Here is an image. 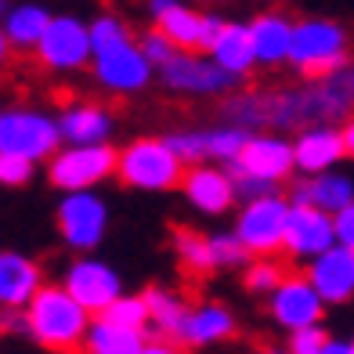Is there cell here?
I'll list each match as a JSON object with an SVG mask.
<instances>
[{"mask_svg": "<svg viewBox=\"0 0 354 354\" xmlns=\"http://www.w3.org/2000/svg\"><path fill=\"white\" fill-rule=\"evenodd\" d=\"M293 152H297V170L300 177H315L326 170H340L347 159L344 131L336 123H315L293 131Z\"/></svg>", "mask_w": 354, "mask_h": 354, "instance_id": "cell-20", "label": "cell"}, {"mask_svg": "<svg viewBox=\"0 0 354 354\" xmlns=\"http://www.w3.org/2000/svg\"><path fill=\"white\" fill-rule=\"evenodd\" d=\"M62 286H66L91 315H105L112 304L123 297L120 271L112 268L109 261H102V257H94V253H80L76 261L66 268Z\"/></svg>", "mask_w": 354, "mask_h": 354, "instance_id": "cell-14", "label": "cell"}, {"mask_svg": "<svg viewBox=\"0 0 354 354\" xmlns=\"http://www.w3.org/2000/svg\"><path fill=\"white\" fill-rule=\"evenodd\" d=\"M145 11H149V22L181 51H206L224 22L217 11L192 4V0H145Z\"/></svg>", "mask_w": 354, "mask_h": 354, "instance_id": "cell-11", "label": "cell"}, {"mask_svg": "<svg viewBox=\"0 0 354 354\" xmlns=\"http://www.w3.org/2000/svg\"><path fill=\"white\" fill-rule=\"evenodd\" d=\"M336 243L354 250V203L347 206V210L336 214Z\"/></svg>", "mask_w": 354, "mask_h": 354, "instance_id": "cell-38", "label": "cell"}, {"mask_svg": "<svg viewBox=\"0 0 354 354\" xmlns=\"http://www.w3.org/2000/svg\"><path fill=\"white\" fill-rule=\"evenodd\" d=\"M167 138H170V145L177 149V156H181L188 167H196V163L232 167L239 159V152L246 149L250 131L232 127V123H217V127H199V131H174Z\"/></svg>", "mask_w": 354, "mask_h": 354, "instance_id": "cell-16", "label": "cell"}, {"mask_svg": "<svg viewBox=\"0 0 354 354\" xmlns=\"http://www.w3.org/2000/svg\"><path fill=\"white\" fill-rule=\"evenodd\" d=\"M37 163H29V159L22 156H8V152H0V185H8V188H22L29 177H33Z\"/></svg>", "mask_w": 354, "mask_h": 354, "instance_id": "cell-37", "label": "cell"}, {"mask_svg": "<svg viewBox=\"0 0 354 354\" xmlns=\"http://www.w3.org/2000/svg\"><path fill=\"white\" fill-rule=\"evenodd\" d=\"M326 354H354V340H340V336H329Z\"/></svg>", "mask_w": 354, "mask_h": 354, "instance_id": "cell-40", "label": "cell"}, {"mask_svg": "<svg viewBox=\"0 0 354 354\" xmlns=\"http://www.w3.org/2000/svg\"><path fill=\"white\" fill-rule=\"evenodd\" d=\"M326 344H329V333L322 326H308V329H297L289 333V354H326Z\"/></svg>", "mask_w": 354, "mask_h": 354, "instance_id": "cell-35", "label": "cell"}, {"mask_svg": "<svg viewBox=\"0 0 354 354\" xmlns=\"http://www.w3.org/2000/svg\"><path fill=\"white\" fill-rule=\"evenodd\" d=\"M192 4H203V8H214V4H224V0H192Z\"/></svg>", "mask_w": 354, "mask_h": 354, "instance_id": "cell-43", "label": "cell"}, {"mask_svg": "<svg viewBox=\"0 0 354 354\" xmlns=\"http://www.w3.org/2000/svg\"><path fill=\"white\" fill-rule=\"evenodd\" d=\"M141 47H145V55L152 58V66H156V69H159V66H167V62H170L177 51H181V47H177L170 37H163V33H159L156 26H152V29H145V33H141Z\"/></svg>", "mask_w": 354, "mask_h": 354, "instance_id": "cell-36", "label": "cell"}, {"mask_svg": "<svg viewBox=\"0 0 354 354\" xmlns=\"http://www.w3.org/2000/svg\"><path fill=\"white\" fill-rule=\"evenodd\" d=\"M293 37H297V19H289L286 11L253 15L250 19V40H253L257 69H282V66H289Z\"/></svg>", "mask_w": 354, "mask_h": 354, "instance_id": "cell-21", "label": "cell"}, {"mask_svg": "<svg viewBox=\"0 0 354 354\" xmlns=\"http://www.w3.org/2000/svg\"><path fill=\"white\" fill-rule=\"evenodd\" d=\"M91 37H94L91 76L102 91L127 98V94H141L152 80H159V69L152 66V58L145 55L141 37L131 33L127 19H120V15H112V11L94 15Z\"/></svg>", "mask_w": 354, "mask_h": 354, "instance_id": "cell-1", "label": "cell"}, {"mask_svg": "<svg viewBox=\"0 0 354 354\" xmlns=\"http://www.w3.org/2000/svg\"><path fill=\"white\" fill-rule=\"evenodd\" d=\"M340 131H344V145H347V159H354V116L347 123H340Z\"/></svg>", "mask_w": 354, "mask_h": 354, "instance_id": "cell-41", "label": "cell"}, {"mask_svg": "<svg viewBox=\"0 0 354 354\" xmlns=\"http://www.w3.org/2000/svg\"><path fill=\"white\" fill-rule=\"evenodd\" d=\"M239 333V318L228 304L221 300H203V304H192L188 318H185V329H181V340L192 351H203V347H217L224 340H232Z\"/></svg>", "mask_w": 354, "mask_h": 354, "instance_id": "cell-22", "label": "cell"}, {"mask_svg": "<svg viewBox=\"0 0 354 354\" xmlns=\"http://www.w3.org/2000/svg\"><path fill=\"white\" fill-rule=\"evenodd\" d=\"M336 246V217L318 210L308 203H293L289 210V224H286V246L282 253L297 264H311L315 257H322L326 250Z\"/></svg>", "mask_w": 354, "mask_h": 354, "instance_id": "cell-17", "label": "cell"}, {"mask_svg": "<svg viewBox=\"0 0 354 354\" xmlns=\"http://www.w3.org/2000/svg\"><path fill=\"white\" fill-rule=\"evenodd\" d=\"M228 170L235 174V188L243 203L279 192V185L297 174L293 138H286L282 131H257L246 138V149Z\"/></svg>", "mask_w": 354, "mask_h": 354, "instance_id": "cell-4", "label": "cell"}, {"mask_svg": "<svg viewBox=\"0 0 354 354\" xmlns=\"http://www.w3.org/2000/svg\"><path fill=\"white\" fill-rule=\"evenodd\" d=\"M120 167V152L112 145H62L47 159V181L58 192H91L109 181Z\"/></svg>", "mask_w": 354, "mask_h": 354, "instance_id": "cell-9", "label": "cell"}, {"mask_svg": "<svg viewBox=\"0 0 354 354\" xmlns=\"http://www.w3.org/2000/svg\"><path fill=\"white\" fill-rule=\"evenodd\" d=\"M304 271H308L318 293L326 297V304H347L354 297V250L336 243L333 250L315 257L311 264H304Z\"/></svg>", "mask_w": 354, "mask_h": 354, "instance_id": "cell-24", "label": "cell"}, {"mask_svg": "<svg viewBox=\"0 0 354 354\" xmlns=\"http://www.w3.org/2000/svg\"><path fill=\"white\" fill-rule=\"evenodd\" d=\"M210 246H214V261H217V268H239V264H246L250 261V250H246V243L235 235V228L232 232H214L210 235Z\"/></svg>", "mask_w": 354, "mask_h": 354, "instance_id": "cell-34", "label": "cell"}, {"mask_svg": "<svg viewBox=\"0 0 354 354\" xmlns=\"http://www.w3.org/2000/svg\"><path fill=\"white\" fill-rule=\"evenodd\" d=\"M159 84L177 98H228L243 80L224 73L206 51H177L159 66Z\"/></svg>", "mask_w": 354, "mask_h": 354, "instance_id": "cell-10", "label": "cell"}, {"mask_svg": "<svg viewBox=\"0 0 354 354\" xmlns=\"http://www.w3.org/2000/svg\"><path fill=\"white\" fill-rule=\"evenodd\" d=\"M51 19H55V11L44 0H4V11H0V47L15 55H33Z\"/></svg>", "mask_w": 354, "mask_h": 354, "instance_id": "cell-19", "label": "cell"}, {"mask_svg": "<svg viewBox=\"0 0 354 354\" xmlns=\"http://www.w3.org/2000/svg\"><path fill=\"white\" fill-rule=\"evenodd\" d=\"M286 271L275 257H253V264H246V275H243V286L257 297H271L275 289L282 286Z\"/></svg>", "mask_w": 354, "mask_h": 354, "instance_id": "cell-32", "label": "cell"}, {"mask_svg": "<svg viewBox=\"0 0 354 354\" xmlns=\"http://www.w3.org/2000/svg\"><path fill=\"white\" fill-rule=\"evenodd\" d=\"M40 289H44V275L33 257L19 250L0 253V304H4V311H26Z\"/></svg>", "mask_w": 354, "mask_h": 354, "instance_id": "cell-23", "label": "cell"}, {"mask_svg": "<svg viewBox=\"0 0 354 354\" xmlns=\"http://www.w3.org/2000/svg\"><path fill=\"white\" fill-rule=\"evenodd\" d=\"M33 58L40 62V69L55 73V76H73L80 69H91L94 62V37H91V22H84L80 15L69 11H55L47 33L40 37Z\"/></svg>", "mask_w": 354, "mask_h": 354, "instance_id": "cell-8", "label": "cell"}, {"mask_svg": "<svg viewBox=\"0 0 354 354\" xmlns=\"http://www.w3.org/2000/svg\"><path fill=\"white\" fill-rule=\"evenodd\" d=\"M289 210H293V199L279 196V192L246 199L239 217H235V235L243 239L253 257H275L286 246Z\"/></svg>", "mask_w": 354, "mask_h": 354, "instance_id": "cell-12", "label": "cell"}, {"mask_svg": "<svg viewBox=\"0 0 354 354\" xmlns=\"http://www.w3.org/2000/svg\"><path fill=\"white\" fill-rule=\"evenodd\" d=\"M66 138H62L58 112H47L37 105H8L0 112V152L22 156L29 163H47Z\"/></svg>", "mask_w": 354, "mask_h": 354, "instance_id": "cell-7", "label": "cell"}, {"mask_svg": "<svg viewBox=\"0 0 354 354\" xmlns=\"http://www.w3.org/2000/svg\"><path fill=\"white\" fill-rule=\"evenodd\" d=\"M66 145H105L116 131V116L102 102H69L58 109Z\"/></svg>", "mask_w": 354, "mask_h": 354, "instance_id": "cell-25", "label": "cell"}, {"mask_svg": "<svg viewBox=\"0 0 354 354\" xmlns=\"http://www.w3.org/2000/svg\"><path fill=\"white\" fill-rule=\"evenodd\" d=\"M293 203H308V206H318L326 214H340L354 203V181L340 170H326V174H315V177H300L289 192Z\"/></svg>", "mask_w": 354, "mask_h": 354, "instance_id": "cell-27", "label": "cell"}, {"mask_svg": "<svg viewBox=\"0 0 354 354\" xmlns=\"http://www.w3.org/2000/svg\"><path fill=\"white\" fill-rule=\"evenodd\" d=\"M58 235L73 253H94L102 246L109 232V203L98 196V188L91 192H62V203L55 210Z\"/></svg>", "mask_w": 354, "mask_h": 354, "instance_id": "cell-13", "label": "cell"}, {"mask_svg": "<svg viewBox=\"0 0 354 354\" xmlns=\"http://www.w3.org/2000/svg\"><path fill=\"white\" fill-rule=\"evenodd\" d=\"M257 354H289V347H264V351H257Z\"/></svg>", "mask_w": 354, "mask_h": 354, "instance_id": "cell-42", "label": "cell"}, {"mask_svg": "<svg viewBox=\"0 0 354 354\" xmlns=\"http://www.w3.org/2000/svg\"><path fill=\"white\" fill-rule=\"evenodd\" d=\"M22 315H26V336L55 354H76L84 347L91 322H94V315L62 282L55 286L44 282V289L29 300V308Z\"/></svg>", "mask_w": 354, "mask_h": 354, "instance_id": "cell-3", "label": "cell"}, {"mask_svg": "<svg viewBox=\"0 0 354 354\" xmlns=\"http://www.w3.org/2000/svg\"><path fill=\"white\" fill-rule=\"evenodd\" d=\"M326 297L315 289V282L308 279V271H293L286 275L282 286L268 297V311L271 322L286 333L308 329V326H322V315H326Z\"/></svg>", "mask_w": 354, "mask_h": 354, "instance_id": "cell-15", "label": "cell"}, {"mask_svg": "<svg viewBox=\"0 0 354 354\" xmlns=\"http://www.w3.org/2000/svg\"><path fill=\"white\" fill-rule=\"evenodd\" d=\"M145 344H149L145 340V329H127V326L109 322L105 315H94L80 354H141Z\"/></svg>", "mask_w": 354, "mask_h": 354, "instance_id": "cell-30", "label": "cell"}, {"mask_svg": "<svg viewBox=\"0 0 354 354\" xmlns=\"http://www.w3.org/2000/svg\"><path fill=\"white\" fill-rule=\"evenodd\" d=\"M185 170L188 163L177 156L170 138H134L127 149H120L116 177L138 192H170L181 188Z\"/></svg>", "mask_w": 354, "mask_h": 354, "instance_id": "cell-6", "label": "cell"}, {"mask_svg": "<svg viewBox=\"0 0 354 354\" xmlns=\"http://www.w3.org/2000/svg\"><path fill=\"white\" fill-rule=\"evenodd\" d=\"M181 192L192 210H199L203 217H224L239 203L235 174L221 163H196L185 170Z\"/></svg>", "mask_w": 354, "mask_h": 354, "instance_id": "cell-18", "label": "cell"}, {"mask_svg": "<svg viewBox=\"0 0 354 354\" xmlns=\"http://www.w3.org/2000/svg\"><path fill=\"white\" fill-rule=\"evenodd\" d=\"M224 73H232L235 80H246L257 69V55H253V40H250V22H239V19H224L221 29L214 33L210 47H206Z\"/></svg>", "mask_w": 354, "mask_h": 354, "instance_id": "cell-26", "label": "cell"}, {"mask_svg": "<svg viewBox=\"0 0 354 354\" xmlns=\"http://www.w3.org/2000/svg\"><path fill=\"white\" fill-rule=\"evenodd\" d=\"M354 51H351V33L344 22L326 19V15H308L297 19V37H293V55L289 69L300 80H322L351 69Z\"/></svg>", "mask_w": 354, "mask_h": 354, "instance_id": "cell-5", "label": "cell"}, {"mask_svg": "<svg viewBox=\"0 0 354 354\" xmlns=\"http://www.w3.org/2000/svg\"><path fill=\"white\" fill-rule=\"evenodd\" d=\"M141 354H181V347H177V340H163V336H156V340H149L141 347Z\"/></svg>", "mask_w": 354, "mask_h": 354, "instance_id": "cell-39", "label": "cell"}, {"mask_svg": "<svg viewBox=\"0 0 354 354\" xmlns=\"http://www.w3.org/2000/svg\"><path fill=\"white\" fill-rule=\"evenodd\" d=\"M347 76H351V84H354V62H351V69H347Z\"/></svg>", "mask_w": 354, "mask_h": 354, "instance_id": "cell-44", "label": "cell"}, {"mask_svg": "<svg viewBox=\"0 0 354 354\" xmlns=\"http://www.w3.org/2000/svg\"><path fill=\"white\" fill-rule=\"evenodd\" d=\"M221 123L243 127V131H271V91L264 87H243L221 98Z\"/></svg>", "mask_w": 354, "mask_h": 354, "instance_id": "cell-28", "label": "cell"}, {"mask_svg": "<svg viewBox=\"0 0 354 354\" xmlns=\"http://www.w3.org/2000/svg\"><path fill=\"white\" fill-rule=\"evenodd\" d=\"M145 300H149V326L156 329V336L163 340H181V329H185V318L192 304L177 293V289L167 286H149L145 289Z\"/></svg>", "mask_w": 354, "mask_h": 354, "instance_id": "cell-29", "label": "cell"}, {"mask_svg": "<svg viewBox=\"0 0 354 354\" xmlns=\"http://www.w3.org/2000/svg\"><path fill=\"white\" fill-rule=\"evenodd\" d=\"M109 322H116V326H127V329H145L149 326V300H145V293H123L112 308L105 311Z\"/></svg>", "mask_w": 354, "mask_h": 354, "instance_id": "cell-33", "label": "cell"}, {"mask_svg": "<svg viewBox=\"0 0 354 354\" xmlns=\"http://www.w3.org/2000/svg\"><path fill=\"white\" fill-rule=\"evenodd\" d=\"M174 253H177V261H181V268L192 271V275H210V271L217 268L210 235H203V232L177 228L174 232Z\"/></svg>", "mask_w": 354, "mask_h": 354, "instance_id": "cell-31", "label": "cell"}, {"mask_svg": "<svg viewBox=\"0 0 354 354\" xmlns=\"http://www.w3.org/2000/svg\"><path fill=\"white\" fill-rule=\"evenodd\" d=\"M354 116V84L347 69L322 80H300L271 91V131H300L315 123H347Z\"/></svg>", "mask_w": 354, "mask_h": 354, "instance_id": "cell-2", "label": "cell"}]
</instances>
